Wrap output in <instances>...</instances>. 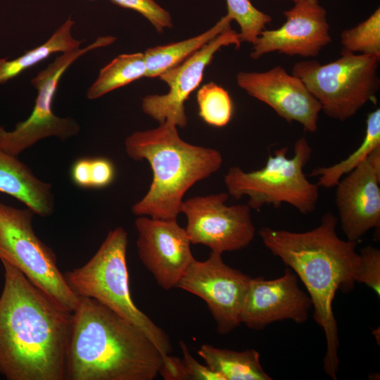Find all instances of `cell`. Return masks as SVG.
Instances as JSON below:
<instances>
[{"label":"cell","mask_w":380,"mask_h":380,"mask_svg":"<svg viewBox=\"0 0 380 380\" xmlns=\"http://www.w3.org/2000/svg\"><path fill=\"white\" fill-rule=\"evenodd\" d=\"M0 260V374L8 380H66L72 312Z\"/></svg>","instance_id":"obj_1"},{"label":"cell","mask_w":380,"mask_h":380,"mask_svg":"<svg viewBox=\"0 0 380 380\" xmlns=\"http://www.w3.org/2000/svg\"><path fill=\"white\" fill-rule=\"evenodd\" d=\"M338 219L324 213L319 224L304 232L262 227L265 246L289 268L305 285L313 307V319L323 329L327 350L323 358L325 373L337 379L339 339L333 301L338 290L350 292L360 267L357 242L341 239L336 234Z\"/></svg>","instance_id":"obj_2"},{"label":"cell","mask_w":380,"mask_h":380,"mask_svg":"<svg viewBox=\"0 0 380 380\" xmlns=\"http://www.w3.org/2000/svg\"><path fill=\"white\" fill-rule=\"evenodd\" d=\"M163 362L132 324L96 300L79 297L72 312L68 380H153Z\"/></svg>","instance_id":"obj_3"},{"label":"cell","mask_w":380,"mask_h":380,"mask_svg":"<svg viewBox=\"0 0 380 380\" xmlns=\"http://www.w3.org/2000/svg\"><path fill=\"white\" fill-rule=\"evenodd\" d=\"M125 146L129 158L147 160L153 172L147 193L132 207L137 216L177 220L186 192L222 164L219 151L184 141L177 127L169 122L133 132L126 138Z\"/></svg>","instance_id":"obj_4"},{"label":"cell","mask_w":380,"mask_h":380,"mask_svg":"<svg viewBox=\"0 0 380 380\" xmlns=\"http://www.w3.org/2000/svg\"><path fill=\"white\" fill-rule=\"evenodd\" d=\"M128 236L121 227L110 230L84 265L68 270L65 279L78 297L96 300L138 328L170 362L172 346L167 334L134 304L130 295L127 265Z\"/></svg>","instance_id":"obj_5"},{"label":"cell","mask_w":380,"mask_h":380,"mask_svg":"<svg viewBox=\"0 0 380 380\" xmlns=\"http://www.w3.org/2000/svg\"><path fill=\"white\" fill-rule=\"evenodd\" d=\"M288 151L286 146L275 150L274 155L268 156L265 165L257 170L229 167L224 177L228 194L236 199L248 196L247 205L257 210L264 205L279 208L288 203L303 215L312 213L318 202L319 186L310 182L303 170L312 148L302 137L296 141L291 158Z\"/></svg>","instance_id":"obj_6"},{"label":"cell","mask_w":380,"mask_h":380,"mask_svg":"<svg viewBox=\"0 0 380 380\" xmlns=\"http://www.w3.org/2000/svg\"><path fill=\"white\" fill-rule=\"evenodd\" d=\"M379 61L374 55L341 51L340 58L326 64L297 62L291 74L302 80L328 117L345 121L375 99Z\"/></svg>","instance_id":"obj_7"},{"label":"cell","mask_w":380,"mask_h":380,"mask_svg":"<svg viewBox=\"0 0 380 380\" xmlns=\"http://www.w3.org/2000/svg\"><path fill=\"white\" fill-rule=\"evenodd\" d=\"M29 208L0 202V258L21 271L37 287L72 312L79 297L68 286L53 250L35 234Z\"/></svg>","instance_id":"obj_8"},{"label":"cell","mask_w":380,"mask_h":380,"mask_svg":"<svg viewBox=\"0 0 380 380\" xmlns=\"http://www.w3.org/2000/svg\"><path fill=\"white\" fill-rule=\"evenodd\" d=\"M116 40L113 36L99 37L94 42L77 49L62 53L39 71L31 84L37 91L30 116L16 124L13 130L0 126V149L18 157L39 141L51 137L65 140L76 136L80 127L72 118H61L53 111V102L60 80L78 58L94 49L107 46Z\"/></svg>","instance_id":"obj_9"},{"label":"cell","mask_w":380,"mask_h":380,"mask_svg":"<svg viewBox=\"0 0 380 380\" xmlns=\"http://www.w3.org/2000/svg\"><path fill=\"white\" fill-rule=\"evenodd\" d=\"M228 193L198 196L183 201L181 213L187 219L186 232L191 243L203 244L222 253L247 247L255 228L247 204L227 205Z\"/></svg>","instance_id":"obj_10"},{"label":"cell","mask_w":380,"mask_h":380,"mask_svg":"<svg viewBox=\"0 0 380 380\" xmlns=\"http://www.w3.org/2000/svg\"><path fill=\"white\" fill-rule=\"evenodd\" d=\"M251 277L224 262L222 253L212 251L204 261L194 259L177 288L202 298L220 334L239 326L240 315Z\"/></svg>","instance_id":"obj_11"},{"label":"cell","mask_w":380,"mask_h":380,"mask_svg":"<svg viewBox=\"0 0 380 380\" xmlns=\"http://www.w3.org/2000/svg\"><path fill=\"white\" fill-rule=\"evenodd\" d=\"M239 32L231 28L222 32L180 64L158 77L169 87L165 94H150L142 99L143 112L160 124L169 122L177 127L187 125L185 101L199 86L203 72L215 53L222 46H241Z\"/></svg>","instance_id":"obj_12"},{"label":"cell","mask_w":380,"mask_h":380,"mask_svg":"<svg viewBox=\"0 0 380 380\" xmlns=\"http://www.w3.org/2000/svg\"><path fill=\"white\" fill-rule=\"evenodd\" d=\"M134 224L138 233V255L157 284L165 290L177 285L195 259L185 229L177 220L139 216Z\"/></svg>","instance_id":"obj_13"},{"label":"cell","mask_w":380,"mask_h":380,"mask_svg":"<svg viewBox=\"0 0 380 380\" xmlns=\"http://www.w3.org/2000/svg\"><path fill=\"white\" fill-rule=\"evenodd\" d=\"M285 23L275 30H264L253 44L251 58L277 51L288 56L314 58L331 43L326 10L318 0H300L284 12Z\"/></svg>","instance_id":"obj_14"},{"label":"cell","mask_w":380,"mask_h":380,"mask_svg":"<svg viewBox=\"0 0 380 380\" xmlns=\"http://www.w3.org/2000/svg\"><path fill=\"white\" fill-rule=\"evenodd\" d=\"M335 203L347 240L380 227V147L336 184Z\"/></svg>","instance_id":"obj_15"},{"label":"cell","mask_w":380,"mask_h":380,"mask_svg":"<svg viewBox=\"0 0 380 380\" xmlns=\"http://www.w3.org/2000/svg\"><path fill=\"white\" fill-rule=\"evenodd\" d=\"M236 82L288 122H299L307 132L317 130L320 103L300 78L289 74L283 67L275 66L265 72H239Z\"/></svg>","instance_id":"obj_16"},{"label":"cell","mask_w":380,"mask_h":380,"mask_svg":"<svg viewBox=\"0 0 380 380\" xmlns=\"http://www.w3.org/2000/svg\"><path fill=\"white\" fill-rule=\"evenodd\" d=\"M312 307L309 295L299 287L297 275L289 267L274 279L251 277L240 322L255 330L285 319L300 324L308 319Z\"/></svg>","instance_id":"obj_17"},{"label":"cell","mask_w":380,"mask_h":380,"mask_svg":"<svg viewBox=\"0 0 380 380\" xmlns=\"http://www.w3.org/2000/svg\"><path fill=\"white\" fill-rule=\"evenodd\" d=\"M0 192L9 195L42 217L51 215L55 209L51 184L37 178L30 168L0 149Z\"/></svg>","instance_id":"obj_18"},{"label":"cell","mask_w":380,"mask_h":380,"mask_svg":"<svg viewBox=\"0 0 380 380\" xmlns=\"http://www.w3.org/2000/svg\"><path fill=\"white\" fill-rule=\"evenodd\" d=\"M227 14L210 29L189 39L147 49L144 53L146 77H156L188 58L222 32L231 28Z\"/></svg>","instance_id":"obj_19"},{"label":"cell","mask_w":380,"mask_h":380,"mask_svg":"<svg viewBox=\"0 0 380 380\" xmlns=\"http://www.w3.org/2000/svg\"><path fill=\"white\" fill-rule=\"evenodd\" d=\"M198 355L212 370L222 374L225 380H271L263 369L260 354L254 349L238 352L203 344Z\"/></svg>","instance_id":"obj_20"},{"label":"cell","mask_w":380,"mask_h":380,"mask_svg":"<svg viewBox=\"0 0 380 380\" xmlns=\"http://www.w3.org/2000/svg\"><path fill=\"white\" fill-rule=\"evenodd\" d=\"M75 21L69 17L43 44L13 59L0 58V84L16 77L22 72L46 60L56 53H65L80 48L82 40L72 33Z\"/></svg>","instance_id":"obj_21"},{"label":"cell","mask_w":380,"mask_h":380,"mask_svg":"<svg viewBox=\"0 0 380 380\" xmlns=\"http://www.w3.org/2000/svg\"><path fill=\"white\" fill-rule=\"evenodd\" d=\"M380 147V109L370 112L366 120V131L361 144L343 160L328 167L315 168L311 177H318L317 185L336 186L339 180L359 166L371 153Z\"/></svg>","instance_id":"obj_22"},{"label":"cell","mask_w":380,"mask_h":380,"mask_svg":"<svg viewBox=\"0 0 380 380\" xmlns=\"http://www.w3.org/2000/svg\"><path fill=\"white\" fill-rule=\"evenodd\" d=\"M146 68L144 53L120 54L101 68L96 80L87 91L89 100L96 99L143 77Z\"/></svg>","instance_id":"obj_23"},{"label":"cell","mask_w":380,"mask_h":380,"mask_svg":"<svg viewBox=\"0 0 380 380\" xmlns=\"http://www.w3.org/2000/svg\"><path fill=\"white\" fill-rule=\"evenodd\" d=\"M342 51L380 57V8L366 20L341 34Z\"/></svg>","instance_id":"obj_24"},{"label":"cell","mask_w":380,"mask_h":380,"mask_svg":"<svg viewBox=\"0 0 380 380\" xmlns=\"http://www.w3.org/2000/svg\"><path fill=\"white\" fill-rule=\"evenodd\" d=\"M198 114L207 124L222 127L231 120L233 103L228 91L214 82L202 86L198 91Z\"/></svg>","instance_id":"obj_25"},{"label":"cell","mask_w":380,"mask_h":380,"mask_svg":"<svg viewBox=\"0 0 380 380\" xmlns=\"http://www.w3.org/2000/svg\"><path fill=\"white\" fill-rule=\"evenodd\" d=\"M227 15L236 20L240 27L241 43L252 44L272 20L268 14L256 8L249 0H226Z\"/></svg>","instance_id":"obj_26"},{"label":"cell","mask_w":380,"mask_h":380,"mask_svg":"<svg viewBox=\"0 0 380 380\" xmlns=\"http://www.w3.org/2000/svg\"><path fill=\"white\" fill-rule=\"evenodd\" d=\"M120 7L135 11L146 18L158 32L173 26L172 18L167 11L154 0H110Z\"/></svg>","instance_id":"obj_27"},{"label":"cell","mask_w":380,"mask_h":380,"mask_svg":"<svg viewBox=\"0 0 380 380\" xmlns=\"http://www.w3.org/2000/svg\"><path fill=\"white\" fill-rule=\"evenodd\" d=\"M360 267L356 282L365 284L380 296V251L367 246L361 248Z\"/></svg>","instance_id":"obj_28"},{"label":"cell","mask_w":380,"mask_h":380,"mask_svg":"<svg viewBox=\"0 0 380 380\" xmlns=\"http://www.w3.org/2000/svg\"><path fill=\"white\" fill-rule=\"evenodd\" d=\"M113 163L106 157L89 158V189H102L110 185L115 178Z\"/></svg>","instance_id":"obj_29"},{"label":"cell","mask_w":380,"mask_h":380,"mask_svg":"<svg viewBox=\"0 0 380 380\" xmlns=\"http://www.w3.org/2000/svg\"><path fill=\"white\" fill-rule=\"evenodd\" d=\"M183 353L184 362L189 379L191 380H225L224 377L212 370L209 367L202 365L190 353L186 343L179 342Z\"/></svg>","instance_id":"obj_30"},{"label":"cell","mask_w":380,"mask_h":380,"mask_svg":"<svg viewBox=\"0 0 380 380\" xmlns=\"http://www.w3.org/2000/svg\"><path fill=\"white\" fill-rule=\"evenodd\" d=\"M89 158H81L72 165L70 172L72 182L78 187L89 189L88 170Z\"/></svg>","instance_id":"obj_31"},{"label":"cell","mask_w":380,"mask_h":380,"mask_svg":"<svg viewBox=\"0 0 380 380\" xmlns=\"http://www.w3.org/2000/svg\"><path fill=\"white\" fill-rule=\"evenodd\" d=\"M292 1L295 3V2H297V1H300V0H292Z\"/></svg>","instance_id":"obj_32"},{"label":"cell","mask_w":380,"mask_h":380,"mask_svg":"<svg viewBox=\"0 0 380 380\" xmlns=\"http://www.w3.org/2000/svg\"><path fill=\"white\" fill-rule=\"evenodd\" d=\"M89 1H94V0H89Z\"/></svg>","instance_id":"obj_33"}]
</instances>
